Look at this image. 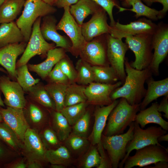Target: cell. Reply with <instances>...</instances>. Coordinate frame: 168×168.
Wrapping results in <instances>:
<instances>
[{
	"instance_id": "obj_1",
	"label": "cell",
	"mask_w": 168,
	"mask_h": 168,
	"mask_svg": "<svg viewBox=\"0 0 168 168\" xmlns=\"http://www.w3.org/2000/svg\"><path fill=\"white\" fill-rule=\"evenodd\" d=\"M124 67L126 76L124 84L112 92L110 98L113 101L124 98L131 105L139 104L146 92L144 83L152 73L149 67L141 70L133 68L127 58Z\"/></svg>"
},
{
	"instance_id": "obj_2",
	"label": "cell",
	"mask_w": 168,
	"mask_h": 168,
	"mask_svg": "<svg viewBox=\"0 0 168 168\" xmlns=\"http://www.w3.org/2000/svg\"><path fill=\"white\" fill-rule=\"evenodd\" d=\"M140 104H129L124 98H121L110 113L104 135L111 136L123 133L127 128L134 122Z\"/></svg>"
},
{
	"instance_id": "obj_3",
	"label": "cell",
	"mask_w": 168,
	"mask_h": 168,
	"mask_svg": "<svg viewBox=\"0 0 168 168\" xmlns=\"http://www.w3.org/2000/svg\"><path fill=\"white\" fill-rule=\"evenodd\" d=\"M57 11L53 6L42 0L26 1L22 14L16 22L22 34L24 41H28L33 26L39 17L51 15Z\"/></svg>"
},
{
	"instance_id": "obj_4",
	"label": "cell",
	"mask_w": 168,
	"mask_h": 168,
	"mask_svg": "<svg viewBox=\"0 0 168 168\" xmlns=\"http://www.w3.org/2000/svg\"><path fill=\"white\" fill-rule=\"evenodd\" d=\"M152 35L142 34L125 38L126 43L135 56V60L130 63L133 68L141 70L149 67L153 54Z\"/></svg>"
},
{
	"instance_id": "obj_5",
	"label": "cell",
	"mask_w": 168,
	"mask_h": 168,
	"mask_svg": "<svg viewBox=\"0 0 168 168\" xmlns=\"http://www.w3.org/2000/svg\"><path fill=\"white\" fill-rule=\"evenodd\" d=\"M167 131L160 126H151L143 129L138 124L134 122L133 138L127 145L126 155L119 163L118 167H123L126 159L134 150H137L151 145L162 146L157 139L161 136L167 133Z\"/></svg>"
},
{
	"instance_id": "obj_6",
	"label": "cell",
	"mask_w": 168,
	"mask_h": 168,
	"mask_svg": "<svg viewBox=\"0 0 168 168\" xmlns=\"http://www.w3.org/2000/svg\"><path fill=\"white\" fill-rule=\"evenodd\" d=\"M129 127L127 131L124 133L111 136L102 134L101 142L110 159L113 168L118 167L126 155L127 145L133 138L134 122Z\"/></svg>"
},
{
	"instance_id": "obj_7",
	"label": "cell",
	"mask_w": 168,
	"mask_h": 168,
	"mask_svg": "<svg viewBox=\"0 0 168 168\" xmlns=\"http://www.w3.org/2000/svg\"><path fill=\"white\" fill-rule=\"evenodd\" d=\"M136 150L134 155L127 157L124 168L144 167L160 161L168 162V148L163 146L151 145Z\"/></svg>"
},
{
	"instance_id": "obj_8",
	"label": "cell",
	"mask_w": 168,
	"mask_h": 168,
	"mask_svg": "<svg viewBox=\"0 0 168 168\" xmlns=\"http://www.w3.org/2000/svg\"><path fill=\"white\" fill-rule=\"evenodd\" d=\"M41 17L34 23L28 43L22 55L16 64L17 68L26 64L36 55L46 56L48 52L55 47V44L48 43L43 37L40 31Z\"/></svg>"
},
{
	"instance_id": "obj_9",
	"label": "cell",
	"mask_w": 168,
	"mask_h": 168,
	"mask_svg": "<svg viewBox=\"0 0 168 168\" xmlns=\"http://www.w3.org/2000/svg\"><path fill=\"white\" fill-rule=\"evenodd\" d=\"M70 7L63 8V15L57 24L56 29L63 31L68 36L72 43L70 52L77 56L79 55L86 41L83 36L81 26L77 23L70 13Z\"/></svg>"
},
{
	"instance_id": "obj_10",
	"label": "cell",
	"mask_w": 168,
	"mask_h": 168,
	"mask_svg": "<svg viewBox=\"0 0 168 168\" xmlns=\"http://www.w3.org/2000/svg\"><path fill=\"white\" fill-rule=\"evenodd\" d=\"M107 34L86 42L79 54L81 58L94 66H109L107 53Z\"/></svg>"
},
{
	"instance_id": "obj_11",
	"label": "cell",
	"mask_w": 168,
	"mask_h": 168,
	"mask_svg": "<svg viewBox=\"0 0 168 168\" xmlns=\"http://www.w3.org/2000/svg\"><path fill=\"white\" fill-rule=\"evenodd\" d=\"M158 25L145 18L126 25L122 24L118 21L113 25L110 26L109 34L114 38L122 40L124 38L142 34L153 35Z\"/></svg>"
},
{
	"instance_id": "obj_12",
	"label": "cell",
	"mask_w": 168,
	"mask_h": 168,
	"mask_svg": "<svg viewBox=\"0 0 168 168\" xmlns=\"http://www.w3.org/2000/svg\"><path fill=\"white\" fill-rule=\"evenodd\" d=\"M107 56L111 66L117 73L119 80L123 83L126 77L125 69V55L129 49L122 40L107 34Z\"/></svg>"
},
{
	"instance_id": "obj_13",
	"label": "cell",
	"mask_w": 168,
	"mask_h": 168,
	"mask_svg": "<svg viewBox=\"0 0 168 168\" xmlns=\"http://www.w3.org/2000/svg\"><path fill=\"white\" fill-rule=\"evenodd\" d=\"M152 46L154 53L151 62L148 67L152 74H159L160 63L166 57L168 53V26L160 23L152 35Z\"/></svg>"
},
{
	"instance_id": "obj_14",
	"label": "cell",
	"mask_w": 168,
	"mask_h": 168,
	"mask_svg": "<svg viewBox=\"0 0 168 168\" xmlns=\"http://www.w3.org/2000/svg\"><path fill=\"white\" fill-rule=\"evenodd\" d=\"M47 150L39 133L29 128L24 135L21 155L27 161H36L44 167L49 163L45 156Z\"/></svg>"
},
{
	"instance_id": "obj_15",
	"label": "cell",
	"mask_w": 168,
	"mask_h": 168,
	"mask_svg": "<svg viewBox=\"0 0 168 168\" xmlns=\"http://www.w3.org/2000/svg\"><path fill=\"white\" fill-rule=\"evenodd\" d=\"M123 83L120 81L113 84L92 82L85 88V94L87 101L97 106L110 105L113 101L110 98L111 93Z\"/></svg>"
},
{
	"instance_id": "obj_16",
	"label": "cell",
	"mask_w": 168,
	"mask_h": 168,
	"mask_svg": "<svg viewBox=\"0 0 168 168\" xmlns=\"http://www.w3.org/2000/svg\"><path fill=\"white\" fill-rule=\"evenodd\" d=\"M46 109L30 98L27 100L23 111L30 128L39 133L49 124L50 115Z\"/></svg>"
},
{
	"instance_id": "obj_17",
	"label": "cell",
	"mask_w": 168,
	"mask_h": 168,
	"mask_svg": "<svg viewBox=\"0 0 168 168\" xmlns=\"http://www.w3.org/2000/svg\"><path fill=\"white\" fill-rule=\"evenodd\" d=\"M0 89L4 96V103L7 106L24 108L27 99L25 97L23 89L17 82L11 81L7 76H1Z\"/></svg>"
},
{
	"instance_id": "obj_18",
	"label": "cell",
	"mask_w": 168,
	"mask_h": 168,
	"mask_svg": "<svg viewBox=\"0 0 168 168\" xmlns=\"http://www.w3.org/2000/svg\"><path fill=\"white\" fill-rule=\"evenodd\" d=\"M107 13L102 7L92 15L91 19L81 25L83 36L86 42L103 34L109 33Z\"/></svg>"
},
{
	"instance_id": "obj_19",
	"label": "cell",
	"mask_w": 168,
	"mask_h": 168,
	"mask_svg": "<svg viewBox=\"0 0 168 168\" xmlns=\"http://www.w3.org/2000/svg\"><path fill=\"white\" fill-rule=\"evenodd\" d=\"M0 113L3 121L14 132L23 143L25 134L29 128L23 109L8 106L4 108L0 106Z\"/></svg>"
},
{
	"instance_id": "obj_20",
	"label": "cell",
	"mask_w": 168,
	"mask_h": 168,
	"mask_svg": "<svg viewBox=\"0 0 168 168\" xmlns=\"http://www.w3.org/2000/svg\"><path fill=\"white\" fill-rule=\"evenodd\" d=\"M57 20L55 16L49 15L43 17L40 26L41 33L46 40L52 41L55 44V47L65 49L70 52L72 43L69 38L60 35L56 29Z\"/></svg>"
},
{
	"instance_id": "obj_21",
	"label": "cell",
	"mask_w": 168,
	"mask_h": 168,
	"mask_svg": "<svg viewBox=\"0 0 168 168\" xmlns=\"http://www.w3.org/2000/svg\"><path fill=\"white\" fill-rule=\"evenodd\" d=\"M27 43L23 41L11 44L0 48V64L12 78H16V61L24 52Z\"/></svg>"
},
{
	"instance_id": "obj_22",
	"label": "cell",
	"mask_w": 168,
	"mask_h": 168,
	"mask_svg": "<svg viewBox=\"0 0 168 168\" xmlns=\"http://www.w3.org/2000/svg\"><path fill=\"white\" fill-rule=\"evenodd\" d=\"M119 100H115L107 105L97 106L95 110L94 115V123L90 139L92 145L97 144L101 141V137L108 116L113 109L117 105Z\"/></svg>"
},
{
	"instance_id": "obj_23",
	"label": "cell",
	"mask_w": 168,
	"mask_h": 168,
	"mask_svg": "<svg viewBox=\"0 0 168 168\" xmlns=\"http://www.w3.org/2000/svg\"><path fill=\"white\" fill-rule=\"evenodd\" d=\"M66 52L65 49L61 48L52 49L48 52L46 58L44 61L38 64H29L28 68L42 78L44 79L48 76L53 67L66 56Z\"/></svg>"
},
{
	"instance_id": "obj_24",
	"label": "cell",
	"mask_w": 168,
	"mask_h": 168,
	"mask_svg": "<svg viewBox=\"0 0 168 168\" xmlns=\"http://www.w3.org/2000/svg\"><path fill=\"white\" fill-rule=\"evenodd\" d=\"M147 89L145 95L140 103V110L144 109L152 102L162 96L168 95V78L155 81L152 76L146 82Z\"/></svg>"
},
{
	"instance_id": "obj_25",
	"label": "cell",
	"mask_w": 168,
	"mask_h": 168,
	"mask_svg": "<svg viewBox=\"0 0 168 168\" xmlns=\"http://www.w3.org/2000/svg\"><path fill=\"white\" fill-rule=\"evenodd\" d=\"M158 104L157 102H154L147 108L140 110L137 114L134 122L138 124L142 128L149 124L154 123L168 131V122L163 118L161 113L158 110Z\"/></svg>"
},
{
	"instance_id": "obj_26",
	"label": "cell",
	"mask_w": 168,
	"mask_h": 168,
	"mask_svg": "<svg viewBox=\"0 0 168 168\" xmlns=\"http://www.w3.org/2000/svg\"><path fill=\"white\" fill-rule=\"evenodd\" d=\"M102 7L91 0H79L75 4L71 6V14L80 26L89 15H92Z\"/></svg>"
},
{
	"instance_id": "obj_27",
	"label": "cell",
	"mask_w": 168,
	"mask_h": 168,
	"mask_svg": "<svg viewBox=\"0 0 168 168\" xmlns=\"http://www.w3.org/2000/svg\"><path fill=\"white\" fill-rule=\"evenodd\" d=\"M124 3V5L132 6V8L128 9L122 7L119 12L128 10L133 12L135 13L134 16L136 18L144 16L150 20H157L164 17L161 10L159 11L149 7L143 4L141 0H125Z\"/></svg>"
},
{
	"instance_id": "obj_28",
	"label": "cell",
	"mask_w": 168,
	"mask_h": 168,
	"mask_svg": "<svg viewBox=\"0 0 168 168\" xmlns=\"http://www.w3.org/2000/svg\"><path fill=\"white\" fill-rule=\"evenodd\" d=\"M23 41V36L16 22L13 21L0 24V48Z\"/></svg>"
},
{
	"instance_id": "obj_29",
	"label": "cell",
	"mask_w": 168,
	"mask_h": 168,
	"mask_svg": "<svg viewBox=\"0 0 168 168\" xmlns=\"http://www.w3.org/2000/svg\"><path fill=\"white\" fill-rule=\"evenodd\" d=\"M50 114L49 125L61 142L65 141L70 134V125L65 117L60 112L53 110Z\"/></svg>"
},
{
	"instance_id": "obj_30",
	"label": "cell",
	"mask_w": 168,
	"mask_h": 168,
	"mask_svg": "<svg viewBox=\"0 0 168 168\" xmlns=\"http://www.w3.org/2000/svg\"><path fill=\"white\" fill-rule=\"evenodd\" d=\"M25 0H6L0 6V24L13 21L24 7Z\"/></svg>"
},
{
	"instance_id": "obj_31",
	"label": "cell",
	"mask_w": 168,
	"mask_h": 168,
	"mask_svg": "<svg viewBox=\"0 0 168 168\" xmlns=\"http://www.w3.org/2000/svg\"><path fill=\"white\" fill-rule=\"evenodd\" d=\"M30 99L49 110H55L54 103L44 86L38 84L29 91Z\"/></svg>"
},
{
	"instance_id": "obj_32",
	"label": "cell",
	"mask_w": 168,
	"mask_h": 168,
	"mask_svg": "<svg viewBox=\"0 0 168 168\" xmlns=\"http://www.w3.org/2000/svg\"><path fill=\"white\" fill-rule=\"evenodd\" d=\"M68 85L52 82L44 86L54 103L56 111L60 112L65 107L66 91Z\"/></svg>"
},
{
	"instance_id": "obj_33",
	"label": "cell",
	"mask_w": 168,
	"mask_h": 168,
	"mask_svg": "<svg viewBox=\"0 0 168 168\" xmlns=\"http://www.w3.org/2000/svg\"><path fill=\"white\" fill-rule=\"evenodd\" d=\"M0 139L11 149L21 155L22 142L3 121L0 122Z\"/></svg>"
},
{
	"instance_id": "obj_34",
	"label": "cell",
	"mask_w": 168,
	"mask_h": 168,
	"mask_svg": "<svg viewBox=\"0 0 168 168\" xmlns=\"http://www.w3.org/2000/svg\"><path fill=\"white\" fill-rule=\"evenodd\" d=\"M92 68L95 82L113 84L119 80L115 71L111 66H93Z\"/></svg>"
},
{
	"instance_id": "obj_35",
	"label": "cell",
	"mask_w": 168,
	"mask_h": 168,
	"mask_svg": "<svg viewBox=\"0 0 168 168\" xmlns=\"http://www.w3.org/2000/svg\"><path fill=\"white\" fill-rule=\"evenodd\" d=\"M85 87L75 83L69 84L67 88L65 100V106L72 105L86 102Z\"/></svg>"
},
{
	"instance_id": "obj_36",
	"label": "cell",
	"mask_w": 168,
	"mask_h": 168,
	"mask_svg": "<svg viewBox=\"0 0 168 168\" xmlns=\"http://www.w3.org/2000/svg\"><path fill=\"white\" fill-rule=\"evenodd\" d=\"M45 156L47 162L50 164H59L66 166L71 161L69 150L62 145L55 149L47 150Z\"/></svg>"
},
{
	"instance_id": "obj_37",
	"label": "cell",
	"mask_w": 168,
	"mask_h": 168,
	"mask_svg": "<svg viewBox=\"0 0 168 168\" xmlns=\"http://www.w3.org/2000/svg\"><path fill=\"white\" fill-rule=\"evenodd\" d=\"M17 82L24 92H28L34 86L39 83L40 80L33 77L29 71L28 66L25 64L17 68L16 71Z\"/></svg>"
},
{
	"instance_id": "obj_38",
	"label": "cell",
	"mask_w": 168,
	"mask_h": 168,
	"mask_svg": "<svg viewBox=\"0 0 168 168\" xmlns=\"http://www.w3.org/2000/svg\"><path fill=\"white\" fill-rule=\"evenodd\" d=\"M77 74L76 82L83 85L89 84L94 82V75L92 67L87 62L81 58L76 64Z\"/></svg>"
},
{
	"instance_id": "obj_39",
	"label": "cell",
	"mask_w": 168,
	"mask_h": 168,
	"mask_svg": "<svg viewBox=\"0 0 168 168\" xmlns=\"http://www.w3.org/2000/svg\"><path fill=\"white\" fill-rule=\"evenodd\" d=\"M86 102L65 106L60 112L67 119L70 125H73L85 112Z\"/></svg>"
},
{
	"instance_id": "obj_40",
	"label": "cell",
	"mask_w": 168,
	"mask_h": 168,
	"mask_svg": "<svg viewBox=\"0 0 168 168\" xmlns=\"http://www.w3.org/2000/svg\"><path fill=\"white\" fill-rule=\"evenodd\" d=\"M39 134L47 150L55 149L62 145V142L49 124L43 129Z\"/></svg>"
},
{
	"instance_id": "obj_41",
	"label": "cell",
	"mask_w": 168,
	"mask_h": 168,
	"mask_svg": "<svg viewBox=\"0 0 168 168\" xmlns=\"http://www.w3.org/2000/svg\"><path fill=\"white\" fill-rule=\"evenodd\" d=\"M90 114L86 111L84 114L73 125L71 134L86 138L89 126Z\"/></svg>"
},
{
	"instance_id": "obj_42",
	"label": "cell",
	"mask_w": 168,
	"mask_h": 168,
	"mask_svg": "<svg viewBox=\"0 0 168 168\" xmlns=\"http://www.w3.org/2000/svg\"><path fill=\"white\" fill-rule=\"evenodd\" d=\"M65 141L67 148L75 152L82 151L88 146L89 144L86 138L72 134H70Z\"/></svg>"
},
{
	"instance_id": "obj_43",
	"label": "cell",
	"mask_w": 168,
	"mask_h": 168,
	"mask_svg": "<svg viewBox=\"0 0 168 168\" xmlns=\"http://www.w3.org/2000/svg\"><path fill=\"white\" fill-rule=\"evenodd\" d=\"M21 156L0 139V168H4L6 164Z\"/></svg>"
},
{
	"instance_id": "obj_44",
	"label": "cell",
	"mask_w": 168,
	"mask_h": 168,
	"mask_svg": "<svg viewBox=\"0 0 168 168\" xmlns=\"http://www.w3.org/2000/svg\"><path fill=\"white\" fill-rule=\"evenodd\" d=\"M100 162V157L97 148L93 147L87 152L84 158L82 166L84 168H91L98 166Z\"/></svg>"
},
{
	"instance_id": "obj_45",
	"label": "cell",
	"mask_w": 168,
	"mask_h": 168,
	"mask_svg": "<svg viewBox=\"0 0 168 168\" xmlns=\"http://www.w3.org/2000/svg\"><path fill=\"white\" fill-rule=\"evenodd\" d=\"M60 68L70 82H76L77 77V71L72 66L71 62L66 55L58 62Z\"/></svg>"
},
{
	"instance_id": "obj_46",
	"label": "cell",
	"mask_w": 168,
	"mask_h": 168,
	"mask_svg": "<svg viewBox=\"0 0 168 168\" xmlns=\"http://www.w3.org/2000/svg\"><path fill=\"white\" fill-rule=\"evenodd\" d=\"M101 7L106 12L110 19V26L113 25L115 21L113 15V9L115 7L119 10L122 7L116 0H91Z\"/></svg>"
},
{
	"instance_id": "obj_47",
	"label": "cell",
	"mask_w": 168,
	"mask_h": 168,
	"mask_svg": "<svg viewBox=\"0 0 168 168\" xmlns=\"http://www.w3.org/2000/svg\"><path fill=\"white\" fill-rule=\"evenodd\" d=\"M48 76L52 82L70 84L68 79L60 69L58 63L55 65Z\"/></svg>"
},
{
	"instance_id": "obj_48",
	"label": "cell",
	"mask_w": 168,
	"mask_h": 168,
	"mask_svg": "<svg viewBox=\"0 0 168 168\" xmlns=\"http://www.w3.org/2000/svg\"><path fill=\"white\" fill-rule=\"evenodd\" d=\"M97 149L100 157V162L97 168H111L112 164L110 159L105 151L101 141L97 144Z\"/></svg>"
},
{
	"instance_id": "obj_49",
	"label": "cell",
	"mask_w": 168,
	"mask_h": 168,
	"mask_svg": "<svg viewBox=\"0 0 168 168\" xmlns=\"http://www.w3.org/2000/svg\"><path fill=\"white\" fill-rule=\"evenodd\" d=\"M4 168H26V160L21 156L6 164Z\"/></svg>"
},
{
	"instance_id": "obj_50",
	"label": "cell",
	"mask_w": 168,
	"mask_h": 168,
	"mask_svg": "<svg viewBox=\"0 0 168 168\" xmlns=\"http://www.w3.org/2000/svg\"><path fill=\"white\" fill-rule=\"evenodd\" d=\"M160 104H158L157 110L160 112L164 113L163 115L166 119H168V95L165 96Z\"/></svg>"
},
{
	"instance_id": "obj_51",
	"label": "cell",
	"mask_w": 168,
	"mask_h": 168,
	"mask_svg": "<svg viewBox=\"0 0 168 168\" xmlns=\"http://www.w3.org/2000/svg\"><path fill=\"white\" fill-rule=\"evenodd\" d=\"M148 6L151 5L153 3L159 2L162 4L163 8L161 11L164 16L168 10V0H141Z\"/></svg>"
},
{
	"instance_id": "obj_52",
	"label": "cell",
	"mask_w": 168,
	"mask_h": 168,
	"mask_svg": "<svg viewBox=\"0 0 168 168\" xmlns=\"http://www.w3.org/2000/svg\"><path fill=\"white\" fill-rule=\"evenodd\" d=\"M79 0H56L54 5L59 8L70 7L77 3Z\"/></svg>"
},
{
	"instance_id": "obj_53",
	"label": "cell",
	"mask_w": 168,
	"mask_h": 168,
	"mask_svg": "<svg viewBox=\"0 0 168 168\" xmlns=\"http://www.w3.org/2000/svg\"><path fill=\"white\" fill-rule=\"evenodd\" d=\"M43 165L40 163L35 161H27L26 168H43Z\"/></svg>"
},
{
	"instance_id": "obj_54",
	"label": "cell",
	"mask_w": 168,
	"mask_h": 168,
	"mask_svg": "<svg viewBox=\"0 0 168 168\" xmlns=\"http://www.w3.org/2000/svg\"><path fill=\"white\" fill-rule=\"evenodd\" d=\"M145 168H168V162L160 161L154 164L153 166H148L144 167Z\"/></svg>"
},
{
	"instance_id": "obj_55",
	"label": "cell",
	"mask_w": 168,
	"mask_h": 168,
	"mask_svg": "<svg viewBox=\"0 0 168 168\" xmlns=\"http://www.w3.org/2000/svg\"><path fill=\"white\" fill-rule=\"evenodd\" d=\"M158 141L159 142L162 141H168V134L166 133L161 136L158 138Z\"/></svg>"
},
{
	"instance_id": "obj_56",
	"label": "cell",
	"mask_w": 168,
	"mask_h": 168,
	"mask_svg": "<svg viewBox=\"0 0 168 168\" xmlns=\"http://www.w3.org/2000/svg\"><path fill=\"white\" fill-rule=\"evenodd\" d=\"M49 167L51 168H65L66 166L59 164H50Z\"/></svg>"
},
{
	"instance_id": "obj_57",
	"label": "cell",
	"mask_w": 168,
	"mask_h": 168,
	"mask_svg": "<svg viewBox=\"0 0 168 168\" xmlns=\"http://www.w3.org/2000/svg\"><path fill=\"white\" fill-rule=\"evenodd\" d=\"M45 2L50 4L51 5L54 6L56 1V0H42Z\"/></svg>"
},
{
	"instance_id": "obj_58",
	"label": "cell",
	"mask_w": 168,
	"mask_h": 168,
	"mask_svg": "<svg viewBox=\"0 0 168 168\" xmlns=\"http://www.w3.org/2000/svg\"><path fill=\"white\" fill-rule=\"evenodd\" d=\"M0 106L3 107L5 106L4 103V101L2 99L1 96H0Z\"/></svg>"
},
{
	"instance_id": "obj_59",
	"label": "cell",
	"mask_w": 168,
	"mask_h": 168,
	"mask_svg": "<svg viewBox=\"0 0 168 168\" xmlns=\"http://www.w3.org/2000/svg\"><path fill=\"white\" fill-rule=\"evenodd\" d=\"M6 0H0V6Z\"/></svg>"
},
{
	"instance_id": "obj_60",
	"label": "cell",
	"mask_w": 168,
	"mask_h": 168,
	"mask_svg": "<svg viewBox=\"0 0 168 168\" xmlns=\"http://www.w3.org/2000/svg\"><path fill=\"white\" fill-rule=\"evenodd\" d=\"M3 121V119L1 114L0 113V122Z\"/></svg>"
},
{
	"instance_id": "obj_61",
	"label": "cell",
	"mask_w": 168,
	"mask_h": 168,
	"mask_svg": "<svg viewBox=\"0 0 168 168\" xmlns=\"http://www.w3.org/2000/svg\"><path fill=\"white\" fill-rule=\"evenodd\" d=\"M0 71L3 72H6V71L4 70L2 68H0Z\"/></svg>"
},
{
	"instance_id": "obj_62",
	"label": "cell",
	"mask_w": 168,
	"mask_h": 168,
	"mask_svg": "<svg viewBox=\"0 0 168 168\" xmlns=\"http://www.w3.org/2000/svg\"></svg>"
}]
</instances>
